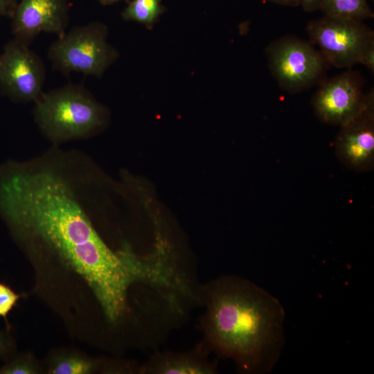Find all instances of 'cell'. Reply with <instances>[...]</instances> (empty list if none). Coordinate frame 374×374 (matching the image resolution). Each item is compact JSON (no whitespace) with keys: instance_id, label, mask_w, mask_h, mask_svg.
I'll return each mask as SVG.
<instances>
[{"instance_id":"1","label":"cell","mask_w":374,"mask_h":374,"mask_svg":"<svg viewBox=\"0 0 374 374\" xmlns=\"http://www.w3.org/2000/svg\"><path fill=\"white\" fill-rule=\"evenodd\" d=\"M0 213L14 230L42 240L82 277L110 322L125 312L130 285L153 277L150 262L127 245L116 253L106 245L67 184L50 171L0 173Z\"/></svg>"},{"instance_id":"2","label":"cell","mask_w":374,"mask_h":374,"mask_svg":"<svg viewBox=\"0 0 374 374\" xmlns=\"http://www.w3.org/2000/svg\"><path fill=\"white\" fill-rule=\"evenodd\" d=\"M205 346L231 358L244 371L273 365L283 344L284 310L247 280L224 276L204 290Z\"/></svg>"},{"instance_id":"3","label":"cell","mask_w":374,"mask_h":374,"mask_svg":"<svg viewBox=\"0 0 374 374\" xmlns=\"http://www.w3.org/2000/svg\"><path fill=\"white\" fill-rule=\"evenodd\" d=\"M34 103L35 122L54 143L86 137L105 121V109L81 84L42 91Z\"/></svg>"},{"instance_id":"4","label":"cell","mask_w":374,"mask_h":374,"mask_svg":"<svg viewBox=\"0 0 374 374\" xmlns=\"http://www.w3.org/2000/svg\"><path fill=\"white\" fill-rule=\"evenodd\" d=\"M107 36L108 28L100 21L73 26L51 44L48 57L64 75L75 72L100 78L118 57Z\"/></svg>"},{"instance_id":"5","label":"cell","mask_w":374,"mask_h":374,"mask_svg":"<svg viewBox=\"0 0 374 374\" xmlns=\"http://www.w3.org/2000/svg\"><path fill=\"white\" fill-rule=\"evenodd\" d=\"M266 52L272 75L282 89L292 93L315 84L328 64L312 44L295 37L271 42Z\"/></svg>"},{"instance_id":"6","label":"cell","mask_w":374,"mask_h":374,"mask_svg":"<svg viewBox=\"0 0 374 374\" xmlns=\"http://www.w3.org/2000/svg\"><path fill=\"white\" fill-rule=\"evenodd\" d=\"M306 30L327 63L338 68L359 63L364 51L374 42L373 32L363 21L355 19L323 16L310 21Z\"/></svg>"},{"instance_id":"7","label":"cell","mask_w":374,"mask_h":374,"mask_svg":"<svg viewBox=\"0 0 374 374\" xmlns=\"http://www.w3.org/2000/svg\"><path fill=\"white\" fill-rule=\"evenodd\" d=\"M29 46L13 38L0 53V91L15 103L35 102L43 91L45 65Z\"/></svg>"},{"instance_id":"8","label":"cell","mask_w":374,"mask_h":374,"mask_svg":"<svg viewBox=\"0 0 374 374\" xmlns=\"http://www.w3.org/2000/svg\"><path fill=\"white\" fill-rule=\"evenodd\" d=\"M373 98V91L364 94L357 75L347 71L322 83L312 106L321 122L341 127L357 117Z\"/></svg>"},{"instance_id":"9","label":"cell","mask_w":374,"mask_h":374,"mask_svg":"<svg viewBox=\"0 0 374 374\" xmlns=\"http://www.w3.org/2000/svg\"><path fill=\"white\" fill-rule=\"evenodd\" d=\"M69 15V0H18L11 18L14 39L30 46L42 33L61 37Z\"/></svg>"},{"instance_id":"10","label":"cell","mask_w":374,"mask_h":374,"mask_svg":"<svg viewBox=\"0 0 374 374\" xmlns=\"http://www.w3.org/2000/svg\"><path fill=\"white\" fill-rule=\"evenodd\" d=\"M338 161L355 172L374 166V98L354 119L341 127L335 141Z\"/></svg>"},{"instance_id":"11","label":"cell","mask_w":374,"mask_h":374,"mask_svg":"<svg viewBox=\"0 0 374 374\" xmlns=\"http://www.w3.org/2000/svg\"><path fill=\"white\" fill-rule=\"evenodd\" d=\"M204 345L186 352H163L154 355L143 372L154 374L214 373L216 366L209 361Z\"/></svg>"},{"instance_id":"12","label":"cell","mask_w":374,"mask_h":374,"mask_svg":"<svg viewBox=\"0 0 374 374\" xmlns=\"http://www.w3.org/2000/svg\"><path fill=\"white\" fill-rule=\"evenodd\" d=\"M319 10L324 16L359 21L374 17L367 0H321Z\"/></svg>"},{"instance_id":"13","label":"cell","mask_w":374,"mask_h":374,"mask_svg":"<svg viewBox=\"0 0 374 374\" xmlns=\"http://www.w3.org/2000/svg\"><path fill=\"white\" fill-rule=\"evenodd\" d=\"M162 0H131L121 12L125 21H136L151 29L166 10Z\"/></svg>"},{"instance_id":"14","label":"cell","mask_w":374,"mask_h":374,"mask_svg":"<svg viewBox=\"0 0 374 374\" xmlns=\"http://www.w3.org/2000/svg\"><path fill=\"white\" fill-rule=\"evenodd\" d=\"M93 365L89 361L79 357H66L59 361L51 373L55 374H84L91 372Z\"/></svg>"},{"instance_id":"15","label":"cell","mask_w":374,"mask_h":374,"mask_svg":"<svg viewBox=\"0 0 374 374\" xmlns=\"http://www.w3.org/2000/svg\"><path fill=\"white\" fill-rule=\"evenodd\" d=\"M21 295L14 292L8 285L0 282V317L8 326L7 317Z\"/></svg>"},{"instance_id":"16","label":"cell","mask_w":374,"mask_h":374,"mask_svg":"<svg viewBox=\"0 0 374 374\" xmlns=\"http://www.w3.org/2000/svg\"><path fill=\"white\" fill-rule=\"evenodd\" d=\"M35 370L29 362L15 359L0 368V374H32Z\"/></svg>"},{"instance_id":"17","label":"cell","mask_w":374,"mask_h":374,"mask_svg":"<svg viewBox=\"0 0 374 374\" xmlns=\"http://www.w3.org/2000/svg\"><path fill=\"white\" fill-rule=\"evenodd\" d=\"M359 63L364 65L368 69L374 71V42L371 44L362 53Z\"/></svg>"},{"instance_id":"18","label":"cell","mask_w":374,"mask_h":374,"mask_svg":"<svg viewBox=\"0 0 374 374\" xmlns=\"http://www.w3.org/2000/svg\"><path fill=\"white\" fill-rule=\"evenodd\" d=\"M18 0H0V17L12 18Z\"/></svg>"},{"instance_id":"19","label":"cell","mask_w":374,"mask_h":374,"mask_svg":"<svg viewBox=\"0 0 374 374\" xmlns=\"http://www.w3.org/2000/svg\"><path fill=\"white\" fill-rule=\"evenodd\" d=\"M10 346V338L0 332V357L5 356L9 352Z\"/></svg>"},{"instance_id":"20","label":"cell","mask_w":374,"mask_h":374,"mask_svg":"<svg viewBox=\"0 0 374 374\" xmlns=\"http://www.w3.org/2000/svg\"><path fill=\"white\" fill-rule=\"evenodd\" d=\"M304 10L313 12L319 10L321 0H299Z\"/></svg>"},{"instance_id":"21","label":"cell","mask_w":374,"mask_h":374,"mask_svg":"<svg viewBox=\"0 0 374 374\" xmlns=\"http://www.w3.org/2000/svg\"><path fill=\"white\" fill-rule=\"evenodd\" d=\"M270 2L283 5V6H298L300 5V1L299 0H267Z\"/></svg>"},{"instance_id":"22","label":"cell","mask_w":374,"mask_h":374,"mask_svg":"<svg viewBox=\"0 0 374 374\" xmlns=\"http://www.w3.org/2000/svg\"><path fill=\"white\" fill-rule=\"evenodd\" d=\"M103 6H109L118 2L121 0H95Z\"/></svg>"}]
</instances>
